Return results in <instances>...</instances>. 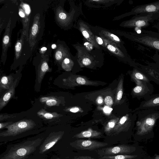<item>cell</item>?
I'll return each instance as SVG.
<instances>
[{"label": "cell", "instance_id": "1", "mask_svg": "<svg viewBox=\"0 0 159 159\" xmlns=\"http://www.w3.org/2000/svg\"><path fill=\"white\" fill-rule=\"evenodd\" d=\"M137 120L135 129V135L138 138H144L153 135V129L159 119V111L147 109L137 111Z\"/></svg>", "mask_w": 159, "mask_h": 159}, {"label": "cell", "instance_id": "2", "mask_svg": "<svg viewBox=\"0 0 159 159\" xmlns=\"http://www.w3.org/2000/svg\"><path fill=\"white\" fill-rule=\"evenodd\" d=\"M44 138L30 139L8 146L0 159H25L34 152Z\"/></svg>", "mask_w": 159, "mask_h": 159}, {"label": "cell", "instance_id": "3", "mask_svg": "<svg viewBox=\"0 0 159 159\" xmlns=\"http://www.w3.org/2000/svg\"><path fill=\"white\" fill-rule=\"evenodd\" d=\"M35 123L31 120H23L7 126L0 134L1 142H7L20 138L22 134L34 127Z\"/></svg>", "mask_w": 159, "mask_h": 159}, {"label": "cell", "instance_id": "4", "mask_svg": "<svg viewBox=\"0 0 159 159\" xmlns=\"http://www.w3.org/2000/svg\"><path fill=\"white\" fill-rule=\"evenodd\" d=\"M127 35L132 40L159 52V33L142 29L141 34L135 32Z\"/></svg>", "mask_w": 159, "mask_h": 159}, {"label": "cell", "instance_id": "5", "mask_svg": "<svg viewBox=\"0 0 159 159\" xmlns=\"http://www.w3.org/2000/svg\"><path fill=\"white\" fill-rule=\"evenodd\" d=\"M143 151L142 147L139 146L136 147L121 144L99 150L98 151V153L101 157L121 154L130 155L133 153Z\"/></svg>", "mask_w": 159, "mask_h": 159}, {"label": "cell", "instance_id": "6", "mask_svg": "<svg viewBox=\"0 0 159 159\" xmlns=\"http://www.w3.org/2000/svg\"><path fill=\"white\" fill-rule=\"evenodd\" d=\"M158 19L159 17L153 14L143 13L135 15L131 19L125 21L123 26L128 28H145L150 25V22Z\"/></svg>", "mask_w": 159, "mask_h": 159}, {"label": "cell", "instance_id": "7", "mask_svg": "<svg viewBox=\"0 0 159 159\" xmlns=\"http://www.w3.org/2000/svg\"><path fill=\"white\" fill-rule=\"evenodd\" d=\"M136 86L132 90V95L134 98L139 100L145 98L152 95L154 91L153 85L150 82L143 81L135 82Z\"/></svg>", "mask_w": 159, "mask_h": 159}, {"label": "cell", "instance_id": "8", "mask_svg": "<svg viewBox=\"0 0 159 159\" xmlns=\"http://www.w3.org/2000/svg\"><path fill=\"white\" fill-rule=\"evenodd\" d=\"M108 144L107 143L84 139H78L70 143V145L76 149L91 151L106 146Z\"/></svg>", "mask_w": 159, "mask_h": 159}, {"label": "cell", "instance_id": "9", "mask_svg": "<svg viewBox=\"0 0 159 159\" xmlns=\"http://www.w3.org/2000/svg\"><path fill=\"white\" fill-rule=\"evenodd\" d=\"M143 13L152 14L159 17V1L137 6L132 10L130 14L137 15Z\"/></svg>", "mask_w": 159, "mask_h": 159}, {"label": "cell", "instance_id": "10", "mask_svg": "<svg viewBox=\"0 0 159 159\" xmlns=\"http://www.w3.org/2000/svg\"><path fill=\"white\" fill-rule=\"evenodd\" d=\"M41 27L40 16L37 14L34 17L29 34L28 42L31 50L34 47L37 41V37L40 33Z\"/></svg>", "mask_w": 159, "mask_h": 159}, {"label": "cell", "instance_id": "11", "mask_svg": "<svg viewBox=\"0 0 159 159\" xmlns=\"http://www.w3.org/2000/svg\"><path fill=\"white\" fill-rule=\"evenodd\" d=\"M20 6L21 7L19 9V14L22 21L23 33L28 41L30 9L29 6L26 4H23Z\"/></svg>", "mask_w": 159, "mask_h": 159}, {"label": "cell", "instance_id": "12", "mask_svg": "<svg viewBox=\"0 0 159 159\" xmlns=\"http://www.w3.org/2000/svg\"><path fill=\"white\" fill-rule=\"evenodd\" d=\"M159 108V94L151 95L144 99L135 111Z\"/></svg>", "mask_w": 159, "mask_h": 159}, {"label": "cell", "instance_id": "13", "mask_svg": "<svg viewBox=\"0 0 159 159\" xmlns=\"http://www.w3.org/2000/svg\"><path fill=\"white\" fill-rule=\"evenodd\" d=\"M11 20L9 21L2 39V52L1 60L3 62L6 61L7 57V52L10 44V26Z\"/></svg>", "mask_w": 159, "mask_h": 159}, {"label": "cell", "instance_id": "14", "mask_svg": "<svg viewBox=\"0 0 159 159\" xmlns=\"http://www.w3.org/2000/svg\"><path fill=\"white\" fill-rule=\"evenodd\" d=\"M17 81L18 79H16L9 89H8L1 97L0 99V111L6 105L14 95L15 88Z\"/></svg>", "mask_w": 159, "mask_h": 159}, {"label": "cell", "instance_id": "15", "mask_svg": "<svg viewBox=\"0 0 159 159\" xmlns=\"http://www.w3.org/2000/svg\"><path fill=\"white\" fill-rule=\"evenodd\" d=\"M145 154L144 152L137 154H121L101 157L98 159H144L147 157Z\"/></svg>", "mask_w": 159, "mask_h": 159}, {"label": "cell", "instance_id": "16", "mask_svg": "<svg viewBox=\"0 0 159 159\" xmlns=\"http://www.w3.org/2000/svg\"><path fill=\"white\" fill-rule=\"evenodd\" d=\"M102 39L104 42V47H106L110 52L119 57L123 58L125 57L124 53L118 48L115 43L102 37Z\"/></svg>", "mask_w": 159, "mask_h": 159}, {"label": "cell", "instance_id": "17", "mask_svg": "<svg viewBox=\"0 0 159 159\" xmlns=\"http://www.w3.org/2000/svg\"><path fill=\"white\" fill-rule=\"evenodd\" d=\"M80 30L83 36L87 40L91 42L95 47H98L93 34L86 25L81 23L80 25Z\"/></svg>", "mask_w": 159, "mask_h": 159}, {"label": "cell", "instance_id": "18", "mask_svg": "<svg viewBox=\"0 0 159 159\" xmlns=\"http://www.w3.org/2000/svg\"><path fill=\"white\" fill-rule=\"evenodd\" d=\"M49 70L47 59H43L41 61L38 70V81L40 83L45 74Z\"/></svg>", "mask_w": 159, "mask_h": 159}, {"label": "cell", "instance_id": "19", "mask_svg": "<svg viewBox=\"0 0 159 159\" xmlns=\"http://www.w3.org/2000/svg\"><path fill=\"white\" fill-rule=\"evenodd\" d=\"M132 80L135 82L138 81H143L150 82V79L145 73L139 68H134L132 71L131 75Z\"/></svg>", "mask_w": 159, "mask_h": 159}, {"label": "cell", "instance_id": "20", "mask_svg": "<svg viewBox=\"0 0 159 159\" xmlns=\"http://www.w3.org/2000/svg\"><path fill=\"white\" fill-rule=\"evenodd\" d=\"M102 133L96 131L89 129L82 131L74 136V137L78 139L84 138H98L101 137Z\"/></svg>", "mask_w": 159, "mask_h": 159}, {"label": "cell", "instance_id": "21", "mask_svg": "<svg viewBox=\"0 0 159 159\" xmlns=\"http://www.w3.org/2000/svg\"><path fill=\"white\" fill-rule=\"evenodd\" d=\"M26 38L23 33L20 39L17 40L16 43L15 47V57L16 60H18L21 56L24 44V39Z\"/></svg>", "mask_w": 159, "mask_h": 159}, {"label": "cell", "instance_id": "22", "mask_svg": "<svg viewBox=\"0 0 159 159\" xmlns=\"http://www.w3.org/2000/svg\"><path fill=\"white\" fill-rule=\"evenodd\" d=\"M62 135L59 134L55 135V137L51 138V139H49L45 142V143L43 144V146L41 149L42 152H46L52 147L62 137Z\"/></svg>", "mask_w": 159, "mask_h": 159}, {"label": "cell", "instance_id": "23", "mask_svg": "<svg viewBox=\"0 0 159 159\" xmlns=\"http://www.w3.org/2000/svg\"><path fill=\"white\" fill-rule=\"evenodd\" d=\"M13 77L12 75L4 76L1 79L0 87L1 89H8L11 84H13Z\"/></svg>", "mask_w": 159, "mask_h": 159}, {"label": "cell", "instance_id": "24", "mask_svg": "<svg viewBox=\"0 0 159 159\" xmlns=\"http://www.w3.org/2000/svg\"><path fill=\"white\" fill-rule=\"evenodd\" d=\"M67 52L66 50L61 46H58L55 53V58L57 61H60L66 56Z\"/></svg>", "mask_w": 159, "mask_h": 159}, {"label": "cell", "instance_id": "25", "mask_svg": "<svg viewBox=\"0 0 159 159\" xmlns=\"http://www.w3.org/2000/svg\"><path fill=\"white\" fill-rule=\"evenodd\" d=\"M102 33L106 39L115 43L116 44H120V39L116 35L112 34L107 31L102 30Z\"/></svg>", "mask_w": 159, "mask_h": 159}, {"label": "cell", "instance_id": "26", "mask_svg": "<svg viewBox=\"0 0 159 159\" xmlns=\"http://www.w3.org/2000/svg\"><path fill=\"white\" fill-rule=\"evenodd\" d=\"M56 17L58 22L61 23L65 22L68 18V15L62 9L58 8L56 13Z\"/></svg>", "mask_w": 159, "mask_h": 159}, {"label": "cell", "instance_id": "27", "mask_svg": "<svg viewBox=\"0 0 159 159\" xmlns=\"http://www.w3.org/2000/svg\"><path fill=\"white\" fill-rule=\"evenodd\" d=\"M38 114L46 119H49L57 117L59 115L56 113H50L47 112L43 109L40 110L38 113Z\"/></svg>", "mask_w": 159, "mask_h": 159}, {"label": "cell", "instance_id": "28", "mask_svg": "<svg viewBox=\"0 0 159 159\" xmlns=\"http://www.w3.org/2000/svg\"><path fill=\"white\" fill-rule=\"evenodd\" d=\"M42 102H45L46 104L48 106H54L57 105V99L53 97H44L40 99Z\"/></svg>", "mask_w": 159, "mask_h": 159}, {"label": "cell", "instance_id": "29", "mask_svg": "<svg viewBox=\"0 0 159 159\" xmlns=\"http://www.w3.org/2000/svg\"><path fill=\"white\" fill-rule=\"evenodd\" d=\"M105 102L107 105H111L113 103L112 98L110 96L106 97L105 99Z\"/></svg>", "mask_w": 159, "mask_h": 159}, {"label": "cell", "instance_id": "30", "mask_svg": "<svg viewBox=\"0 0 159 159\" xmlns=\"http://www.w3.org/2000/svg\"><path fill=\"white\" fill-rule=\"evenodd\" d=\"M122 84H121L119 90L117 93V99L118 100H120L122 98L123 95V90L122 89Z\"/></svg>", "mask_w": 159, "mask_h": 159}, {"label": "cell", "instance_id": "31", "mask_svg": "<svg viewBox=\"0 0 159 159\" xmlns=\"http://www.w3.org/2000/svg\"><path fill=\"white\" fill-rule=\"evenodd\" d=\"M95 38L96 41L98 44L104 47V42L102 38L97 36H95Z\"/></svg>", "mask_w": 159, "mask_h": 159}, {"label": "cell", "instance_id": "32", "mask_svg": "<svg viewBox=\"0 0 159 159\" xmlns=\"http://www.w3.org/2000/svg\"><path fill=\"white\" fill-rule=\"evenodd\" d=\"M71 159H97L88 156H80L74 157Z\"/></svg>", "mask_w": 159, "mask_h": 159}, {"label": "cell", "instance_id": "33", "mask_svg": "<svg viewBox=\"0 0 159 159\" xmlns=\"http://www.w3.org/2000/svg\"><path fill=\"white\" fill-rule=\"evenodd\" d=\"M91 61L88 58H84L82 60L83 63L85 66H88L91 64Z\"/></svg>", "mask_w": 159, "mask_h": 159}, {"label": "cell", "instance_id": "34", "mask_svg": "<svg viewBox=\"0 0 159 159\" xmlns=\"http://www.w3.org/2000/svg\"><path fill=\"white\" fill-rule=\"evenodd\" d=\"M77 82L79 84H84L86 83L85 80L81 77L78 78L76 80Z\"/></svg>", "mask_w": 159, "mask_h": 159}, {"label": "cell", "instance_id": "35", "mask_svg": "<svg viewBox=\"0 0 159 159\" xmlns=\"http://www.w3.org/2000/svg\"><path fill=\"white\" fill-rule=\"evenodd\" d=\"M13 123L12 122H8L6 123H1L0 124V129H1L2 128L5 127L6 126L11 125Z\"/></svg>", "mask_w": 159, "mask_h": 159}, {"label": "cell", "instance_id": "36", "mask_svg": "<svg viewBox=\"0 0 159 159\" xmlns=\"http://www.w3.org/2000/svg\"><path fill=\"white\" fill-rule=\"evenodd\" d=\"M112 110V109L108 107H105L103 109L104 111L106 113H109L111 112Z\"/></svg>", "mask_w": 159, "mask_h": 159}, {"label": "cell", "instance_id": "37", "mask_svg": "<svg viewBox=\"0 0 159 159\" xmlns=\"http://www.w3.org/2000/svg\"><path fill=\"white\" fill-rule=\"evenodd\" d=\"M152 27L156 29L157 30L158 32L159 33V21L152 26Z\"/></svg>", "mask_w": 159, "mask_h": 159}, {"label": "cell", "instance_id": "38", "mask_svg": "<svg viewBox=\"0 0 159 159\" xmlns=\"http://www.w3.org/2000/svg\"><path fill=\"white\" fill-rule=\"evenodd\" d=\"M79 110V108H71L70 109V111L73 112H76Z\"/></svg>", "mask_w": 159, "mask_h": 159}, {"label": "cell", "instance_id": "39", "mask_svg": "<svg viewBox=\"0 0 159 159\" xmlns=\"http://www.w3.org/2000/svg\"><path fill=\"white\" fill-rule=\"evenodd\" d=\"M148 159H159V155H158L157 154L155 155V156L154 157H153L151 158Z\"/></svg>", "mask_w": 159, "mask_h": 159}, {"label": "cell", "instance_id": "40", "mask_svg": "<svg viewBox=\"0 0 159 159\" xmlns=\"http://www.w3.org/2000/svg\"><path fill=\"white\" fill-rule=\"evenodd\" d=\"M142 29V28H141L139 27H135L134 28V30L135 31V32H136L138 30H139Z\"/></svg>", "mask_w": 159, "mask_h": 159}, {"label": "cell", "instance_id": "41", "mask_svg": "<svg viewBox=\"0 0 159 159\" xmlns=\"http://www.w3.org/2000/svg\"><path fill=\"white\" fill-rule=\"evenodd\" d=\"M47 50V48L45 47H43L41 49V50L44 51Z\"/></svg>", "mask_w": 159, "mask_h": 159}, {"label": "cell", "instance_id": "42", "mask_svg": "<svg viewBox=\"0 0 159 159\" xmlns=\"http://www.w3.org/2000/svg\"><path fill=\"white\" fill-rule=\"evenodd\" d=\"M52 48L54 49L56 48V46L55 44H54L52 45Z\"/></svg>", "mask_w": 159, "mask_h": 159}, {"label": "cell", "instance_id": "43", "mask_svg": "<svg viewBox=\"0 0 159 159\" xmlns=\"http://www.w3.org/2000/svg\"><path fill=\"white\" fill-rule=\"evenodd\" d=\"M98 102L99 103H101L102 102V101L101 99H99L98 101Z\"/></svg>", "mask_w": 159, "mask_h": 159}]
</instances>
